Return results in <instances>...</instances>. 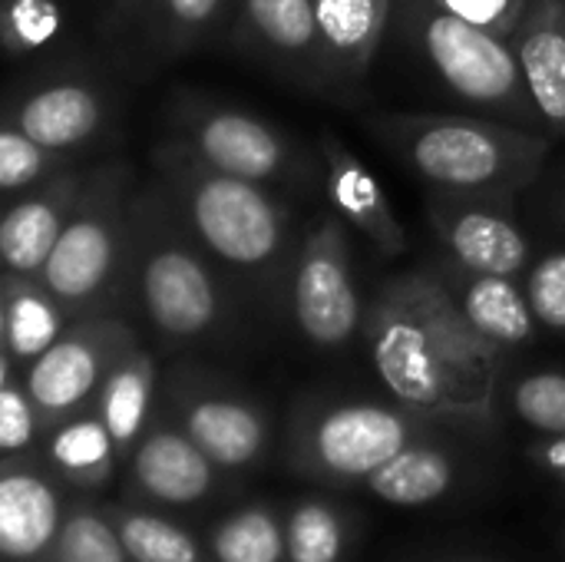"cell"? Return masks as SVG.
<instances>
[{
	"label": "cell",
	"mask_w": 565,
	"mask_h": 562,
	"mask_svg": "<svg viewBox=\"0 0 565 562\" xmlns=\"http://www.w3.org/2000/svg\"><path fill=\"white\" fill-rule=\"evenodd\" d=\"M159 169L175 212L218 262L255 275L278 265L288 245V219L262 182L218 172L185 146H166Z\"/></svg>",
	"instance_id": "obj_2"
},
{
	"label": "cell",
	"mask_w": 565,
	"mask_h": 562,
	"mask_svg": "<svg viewBox=\"0 0 565 562\" xmlns=\"http://www.w3.org/2000/svg\"><path fill=\"white\" fill-rule=\"evenodd\" d=\"M129 331L103 318L96 325L76 328L63 335L50 351H43L26 374V394L36 407L56 414L76 407L103 378V371L113 364L116 344H126Z\"/></svg>",
	"instance_id": "obj_9"
},
{
	"label": "cell",
	"mask_w": 565,
	"mask_h": 562,
	"mask_svg": "<svg viewBox=\"0 0 565 562\" xmlns=\"http://www.w3.org/2000/svg\"><path fill=\"white\" fill-rule=\"evenodd\" d=\"M149 10V0H116V20H132Z\"/></svg>",
	"instance_id": "obj_37"
},
{
	"label": "cell",
	"mask_w": 565,
	"mask_h": 562,
	"mask_svg": "<svg viewBox=\"0 0 565 562\" xmlns=\"http://www.w3.org/2000/svg\"><path fill=\"white\" fill-rule=\"evenodd\" d=\"M3 348L7 358L36 361L43 351H50L66 328V305L46 288L43 278L33 275H3Z\"/></svg>",
	"instance_id": "obj_17"
},
{
	"label": "cell",
	"mask_w": 565,
	"mask_h": 562,
	"mask_svg": "<svg viewBox=\"0 0 565 562\" xmlns=\"http://www.w3.org/2000/svg\"><path fill=\"white\" fill-rule=\"evenodd\" d=\"M291 308L308 341L321 348H338L358 331L361 298L354 288L351 248L341 215L315 225L301 245Z\"/></svg>",
	"instance_id": "obj_7"
},
{
	"label": "cell",
	"mask_w": 565,
	"mask_h": 562,
	"mask_svg": "<svg viewBox=\"0 0 565 562\" xmlns=\"http://www.w3.org/2000/svg\"><path fill=\"white\" fill-rule=\"evenodd\" d=\"M152 215L139 232L142 245L136 252L139 301L162 335L195 338L218 321L222 291L195 248Z\"/></svg>",
	"instance_id": "obj_6"
},
{
	"label": "cell",
	"mask_w": 565,
	"mask_h": 562,
	"mask_svg": "<svg viewBox=\"0 0 565 562\" xmlns=\"http://www.w3.org/2000/svg\"><path fill=\"white\" fill-rule=\"evenodd\" d=\"M136 474L149 494L172 503L199 500L212 480L209 457L199 450V444L175 434H156L152 441H146L136 457Z\"/></svg>",
	"instance_id": "obj_19"
},
{
	"label": "cell",
	"mask_w": 565,
	"mask_h": 562,
	"mask_svg": "<svg viewBox=\"0 0 565 562\" xmlns=\"http://www.w3.org/2000/svg\"><path fill=\"white\" fill-rule=\"evenodd\" d=\"M377 126L417 176L447 192H516L550 149L543 136L470 116H384Z\"/></svg>",
	"instance_id": "obj_3"
},
{
	"label": "cell",
	"mask_w": 565,
	"mask_h": 562,
	"mask_svg": "<svg viewBox=\"0 0 565 562\" xmlns=\"http://www.w3.org/2000/svg\"><path fill=\"white\" fill-rule=\"evenodd\" d=\"M10 126L53 152H66L96 136L103 126V99L86 83H50L13 109Z\"/></svg>",
	"instance_id": "obj_15"
},
{
	"label": "cell",
	"mask_w": 565,
	"mask_h": 562,
	"mask_svg": "<svg viewBox=\"0 0 565 562\" xmlns=\"http://www.w3.org/2000/svg\"><path fill=\"white\" fill-rule=\"evenodd\" d=\"M122 547L136 562H195V547L175 527L156 517H132L122 527Z\"/></svg>",
	"instance_id": "obj_27"
},
{
	"label": "cell",
	"mask_w": 565,
	"mask_h": 562,
	"mask_svg": "<svg viewBox=\"0 0 565 562\" xmlns=\"http://www.w3.org/2000/svg\"><path fill=\"white\" fill-rule=\"evenodd\" d=\"M450 484V467L434 450H401L371 474V487L387 503L414 507L437 500Z\"/></svg>",
	"instance_id": "obj_23"
},
{
	"label": "cell",
	"mask_w": 565,
	"mask_h": 562,
	"mask_svg": "<svg viewBox=\"0 0 565 562\" xmlns=\"http://www.w3.org/2000/svg\"><path fill=\"white\" fill-rule=\"evenodd\" d=\"M60 562H122V550L99 520L79 517L63 530Z\"/></svg>",
	"instance_id": "obj_34"
},
{
	"label": "cell",
	"mask_w": 565,
	"mask_h": 562,
	"mask_svg": "<svg viewBox=\"0 0 565 562\" xmlns=\"http://www.w3.org/2000/svg\"><path fill=\"white\" fill-rule=\"evenodd\" d=\"M407 20L430 66L460 99L520 119L540 116L510 36L447 13L434 0H411Z\"/></svg>",
	"instance_id": "obj_4"
},
{
	"label": "cell",
	"mask_w": 565,
	"mask_h": 562,
	"mask_svg": "<svg viewBox=\"0 0 565 562\" xmlns=\"http://www.w3.org/2000/svg\"><path fill=\"white\" fill-rule=\"evenodd\" d=\"M457 301H460L463 315L470 318V325L487 341H493L497 348L523 344L536 331L533 305L516 288V282L510 275H477V272H470V278L463 282Z\"/></svg>",
	"instance_id": "obj_18"
},
{
	"label": "cell",
	"mask_w": 565,
	"mask_h": 562,
	"mask_svg": "<svg viewBox=\"0 0 565 562\" xmlns=\"http://www.w3.org/2000/svg\"><path fill=\"white\" fill-rule=\"evenodd\" d=\"M546 460H550V464H553L556 470H565V437H563V441H556V444H553V447L546 450Z\"/></svg>",
	"instance_id": "obj_38"
},
{
	"label": "cell",
	"mask_w": 565,
	"mask_h": 562,
	"mask_svg": "<svg viewBox=\"0 0 565 562\" xmlns=\"http://www.w3.org/2000/svg\"><path fill=\"white\" fill-rule=\"evenodd\" d=\"M126 166H103L83 182L70 222L40 275L70 311L89 308L119 268L126 238Z\"/></svg>",
	"instance_id": "obj_5"
},
{
	"label": "cell",
	"mask_w": 565,
	"mask_h": 562,
	"mask_svg": "<svg viewBox=\"0 0 565 562\" xmlns=\"http://www.w3.org/2000/svg\"><path fill=\"white\" fill-rule=\"evenodd\" d=\"M149 388H152V364L142 354H129L109 371L103 391V421L113 441H132L139 434L149 404Z\"/></svg>",
	"instance_id": "obj_24"
},
{
	"label": "cell",
	"mask_w": 565,
	"mask_h": 562,
	"mask_svg": "<svg viewBox=\"0 0 565 562\" xmlns=\"http://www.w3.org/2000/svg\"><path fill=\"white\" fill-rule=\"evenodd\" d=\"M109 427L96 424V421H79L73 427H66L56 441H53V457L63 467L73 470H86V467H99L109 457Z\"/></svg>",
	"instance_id": "obj_33"
},
{
	"label": "cell",
	"mask_w": 565,
	"mask_h": 562,
	"mask_svg": "<svg viewBox=\"0 0 565 562\" xmlns=\"http://www.w3.org/2000/svg\"><path fill=\"white\" fill-rule=\"evenodd\" d=\"M189 437L199 450L222 464L238 467L252 460L262 447V424L252 411L232 401H202L189 414Z\"/></svg>",
	"instance_id": "obj_21"
},
{
	"label": "cell",
	"mask_w": 565,
	"mask_h": 562,
	"mask_svg": "<svg viewBox=\"0 0 565 562\" xmlns=\"http://www.w3.org/2000/svg\"><path fill=\"white\" fill-rule=\"evenodd\" d=\"M407 427L381 407H341L318 424L321 460L338 474H374L404 450Z\"/></svg>",
	"instance_id": "obj_14"
},
{
	"label": "cell",
	"mask_w": 565,
	"mask_h": 562,
	"mask_svg": "<svg viewBox=\"0 0 565 562\" xmlns=\"http://www.w3.org/2000/svg\"><path fill=\"white\" fill-rule=\"evenodd\" d=\"M341 533L324 507H305L291 520V562H334Z\"/></svg>",
	"instance_id": "obj_31"
},
{
	"label": "cell",
	"mask_w": 565,
	"mask_h": 562,
	"mask_svg": "<svg viewBox=\"0 0 565 562\" xmlns=\"http://www.w3.org/2000/svg\"><path fill=\"white\" fill-rule=\"evenodd\" d=\"M245 17L268 50L291 60L324 56L315 0H245Z\"/></svg>",
	"instance_id": "obj_22"
},
{
	"label": "cell",
	"mask_w": 565,
	"mask_h": 562,
	"mask_svg": "<svg viewBox=\"0 0 565 562\" xmlns=\"http://www.w3.org/2000/svg\"><path fill=\"white\" fill-rule=\"evenodd\" d=\"M83 182L73 172H56L40 192L13 205L0 222V255L7 272L40 278L79 199Z\"/></svg>",
	"instance_id": "obj_11"
},
{
	"label": "cell",
	"mask_w": 565,
	"mask_h": 562,
	"mask_svg": "<svg viewBox=\"0 0 565 562\" xmlns=\"http://www.w3.org/2000/svg\"><path fill=\"white\" fill-rule=\"evenodd\" d=\"M510 40L536 113L565 129V0H533Z\"/></svg>",
	"instance_id": "obj_12"
},
{
	"label": "cell",
	"mask_w": 565,
	"mask_h": 562,
	"mask_svg": "<svg viewBox=\"0 0 565 562\" xmlns=\"http://www.w3.org/2000/svg\"><path fill=\"white\" fill-rule=\"evenodd\" d=\"M182 146L205 166L252 182H268L291 169V149L281 132L238 109L192 113Z\"/></svg>",
	"instance_id": "obj_8"
},
{
	"label": "cell",
	"mask_w": 565,
	"mask_h": 562,
	"mask_svg": "<svg viewBox=\"0 0 565 562\" xmlns=\"http://www.w3.org/2000/svg\"><path fill=\"white\" fill-rule=\"evenodd\" d=\"M56 527V500L33 477H7L0 484V547L7 556L36 553Z\"/></svg>",
	"instance_id": "obj_20"
},
{
	"label": "cell",
	"mask_w": 565,
	"mask_h": 562,
	"mask_svg": "<svg viewBox=\"0 0 565 562\" xmlns=\"http://www.w3.org/2000/svg\"><path fill=\"white\" fill-rule=\"evenodd\" d=\"M215 553L222 562H278L281 537L275 523L262 513H245L228 520L215 537Z\"/></svg>",
	"instance_id": "obj_25"
},
{
	"label": "cell",
	"mask_w": 565,
	"mask_h": 562,
	"mask_svg": "<svg viewBox=\"0 0 565 562\" xmlns=\"http://www.w3.org/2000/svg\"><path fill=\"white\" fill-rule=\"evenodd\" d=\"M526 298L540 325L565 331V252H553L530 272Z\"/></svg>",
	"instance_id": "obj_32"
},
{
	"label": "cell",
	"mask_w": 565,
	"mask_h": 562,
	"mask_svg": "<svg viewBox=\"0 0 565 562\" xmlns=\"http://www.w3.org/2000/svg\"><path fill=\"white\" fill-rule=\"evenodd\" d=\"M434 3L500 36H513V30L520 26L530 7V0H434Z\"/></svg>",
	"instance_id": "obj_35"
},
{
	"label": "cell",
	"mask_w": 565,
	"mask_h": 562,
	"mask_svg": "<svg viewBox=\"0 0 565 562\" xmlns=\"http://www.w3.org/2000/svg\"><path fill=\"white\" fill-rule=\"evenodd\" d=\"M33 434V414L26 397L7 381L0 391V447L3 450H17L30 441Z\"/></svg>",
	"instance_id": "obj_36"
},
{
	"label": "cell",
	"mask_w": 565,
	"mask_h": 562,
	"mask_svg": "<svg viewBox=\"0 0 565 562\" xmlns=\"http://www.w3.org/2000/svg\"><path fill=\"white\" fill-rule=\"evenodd\" d=\"M3 43L10 53H26L43 46L60 23L53 0H7L3 3Z\"/></svg>",
	"instance_id": "obj_28"
},
{
	"label": "cell",
	"mask_w": 565,
	"mask_h": 562,
	"mask_svg": "<svg viewBox=\"0 0 565 562\" xmlns=\"http://www.w3.org/2000/svg\"><path fill=\"white\" fill-rule=\"evenodd\" d=\"M321 152L328 162V192L338 215L351 229H358L367 242H374L384 255H401L407 248V232L391 212L381 182L341 139L324 136Z\"/></svg>",
	"instance_id": "obj_13"
},
{
	"label": "cell",
	"mask_w": 565,
	"mask_h": 562,
	"mask_svg": "<svg viewBox=\"0 0 565 562\" xmlns=\"http://www.w3.org/2000/svg\"><path fill=\"white\" fill-rule=\"evenodd\" d=\"M367 335L381 381L414 407H440L477 391L497 348L470 325L457 295L434 272L391 278L371 305Z\"/></svg>",
	"instance_id": "obj_1"
},
{
	"label": "cell",
	"mask_w": 565,
	"mask_h": 562,
	"mask_svg": "<svg viewBox=\"0 0 565 562\" xmlns=\"http://www.w3.org/2000/svg\"><path fill=\"white\" fill-rule=\"evenodd\" d=\"M50 169H56V152L7 123L0 132V185L7 192L30 189Z\"/></svg>",
	"instance_id": "obj_26"
},
{
	"label": "cell",
	"mask_w": 565,
	"mask_h": 562,
	"mask_svg": "<svg viewBox=\"0 0 565 562\" xmlns=\"http://www.w3.org/2000/svg\"><path fill=\"white\" fill-rule=\"evenodd\" d=\"M516 411L526 424L565 437V374H533L516 388Z\"/></svg>",
	"instance_id": "obj_29"
},
{
	"label": "cell",
	"mask_w": 565,
	"mask_h": 562,
	"mask_svg": "<svg viewBox=\"0 0 565 562\" xmlns=\"http://www.w3.org/2000/svg\"><path fill=\"white\" fill-rule=\"evenodd\" d=\"M225 0H149V10L156 17V33L169 46L192 43L222 10Z\"/></svg>",
	"instance_id": "obj_30"
},
{
	"label": "cell",
	"mask_w": 565,
	"mask_h": 562,
	"mask_svg": "<svg viewBox=\"0 0 565 562\" xmlns=\"http://www.w3.org/2000/svg\"><path fill=\"white\" fill-rule=\"evenodd\" d=\"M434 229L454 262L477 275H510L516 278L526 268L530 245L516 222L490 205L434 199L430 202Z\"/></svg>",
	"instance_id": "obj_10"
},
{
	"label": "cell",
	"mask_w": 565,
	"mask_h": 562,
	"mask_svg": "<svg viewBox=\"0 0 565 562\" xmlns=\"http://www.w3.org/2000/svg\"><path fill=\"white\" fill-rule=\"evenodd\" d=\"M394 0H315L324 60L341 76H364L387 33Z\"/></svg>",
	"instance_id": "obj_16"
}]
</instances>
